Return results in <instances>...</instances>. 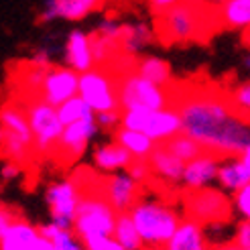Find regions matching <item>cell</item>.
Segmentation results:
<instances>
[{
  "instance_id": "cell-1",
  "label": "cell",
  "mask_w": 250,
  "mask_h": 250,
  "mask_svg": "<svg viewBox=\"0 0 250 250\" xmlns=\"http://www.w3.org/2000/svg\"><path fill=\"white\" fill-rule=\"evenodd\" d=\"M183 134L220 159L240 157L250 145V120L236 112L226 94L197 90L179 98Z\"/></svg>"
},
{
  "instance_id": "cell-2",
  "label": "cell",
  "mask_w": 250,
  "mask_h": 250,
  "mask_svg": "<svg viewBox=\"0 0 250 250\" xmlns=\"http://www.w3.org/2000/svg\"><path fill=\"white\" fill-rule=\"evenodd\" d=\"M128 214L141 234L145 248L151 250L163 248L183 222L177 209L163 202H155V199H141Z\"/></svg>"
},
{
  "instance_id": "cell-3",
  "label": "cell",
  "mask_w": 250,
  "mask_h": 250,
  "mask_svg": "<svg viewBox=\"0 0 250 250\" xmlns=\"http://www.w3.org/2000/svg\"><path fill=\"white\" fill-rule=\"evenodd\" d=\"M0 128H2V151L12 163H27L35 153V136L27 116V110L15 104H6L0 110Z\"/></svg>"
},
{
  "instance_id": "cell-4",
  "label": "cell",
  "mask_w": 250,
  "mask_h": 250,
  "mask_svg": "<svg viewBox=\"0 0 250 250\" xmlns=\"http://www.w3.org/2000/svg\"><path fill=\"white\" fill-rule=\"evenodd\" d=\"M122 128L145 132L157 145H165L183 132V122L177 106L163 110H122Z\"/></svg>"
},
{
  "instance_id": "cell-5",
  "label": "cell",
  "mask_w": 250,
  "mask_h": 250,
  "mask_svg": "<svg viewBox=\"0 0 250 250\" xmlns=\"http://www.w3.org/2000/svg\"><path fill=\"white\" fill-rule=\"evenodd\" d=\"M118 98L122 110H163L171 104L165 87L141 78L134 69L118 80Z\"/></svg>"
},
{
  "instance_id": "cell-6",
  "label": "cell",
  "mask_w": 250,
  "mask_h": 250,
  "mask_svg": "<svg viewBox=\"0 0 250 250\" xmlns=\"http://www.w3.org/2000/svg\"><path fill=\"white\" fill-rule=\"evenodd\" d=\"M116 220L118 211L102 195H83L76 224H73V232L82 240L98 238V236H114Z\"/></svg>"
},
{
  "instance_id": "cell-7",
  "label": "cell",
  "mask_w": 250,
  "mask_h": 250,
  "mask_svg": "<svg viewBox=\"0 0 250 250\" xmlns=\"http://www.w3.org/2000/svg\"><path fill=\"white\" fill-rule=\"evenodd\" d=\"M157 35L163 43H187L191 39H199L202 37V10L197 4H177L165 12L163 17H157Z\"/></svg>"
},
{
  "instance_id": "cell-8",
  "label": "cell",
  "mask_w": 250,
  "mask_h": 250,
  "mask_svg": "<svg viewBox=\"0 0 250 250\" xmlns=\"http://www.w3.org/2000/svg\"><path fill=\"white\" fill-rule=\"evenodd\" d=\"M80 98H83L96 114L116 112L120 108L118 98V80L110 76L104 67H94L92 71L80 76Z\"/></svg>"
},
{
  "instance_id": "cell-9",
  "label": "cell",
  "mask_w": 250,
  "mask_h": 250,
  "mask_svg": "<svg viewBox=\"0 0 250 250\" xmlns=\"http://www.w3.org/2000/svg\"><path fill=\"white\" fill-rule=\"evenodd\" d=\"M27 116L35 136V153L47 155L51 151H57L59 139L65 128L59 120L57 108L47 104L45 100H33L27 106Z\"/></svg>"
},
{
  "instance_id": "cell-10",
  "label": "cell",
  "mask_w": 250,
  "mask_h": 250,
  "mask_svg": "<svg viewBox=\"0 0 250 250\" xmlns=\"http://www.w3.org/2000/svg\"><path fill=\"white\" fill-rule=\"evenodd\" d=\"M82 193L76 181L63 179L55 181L47 187L45 202L49 208V216L51 222L57 224L61 230H73V224L78 218V209L82 204Z\"/></svg>"
},
{
  "instance_id": "cell-11",
  "label": "cell",
  "mask_w": 250,
  "mask_h": 250,
  "mask_svg": "<svg viewBox=\"0 0 250 250\" xmlns=\"http://www.w3.org/2000/svg\"><path fill=\"white\" fill-rule=\"evenodd\" d=\"M234 211L232 199L226 197V191L208 187L202 191H187L185 195V216L199 224L222 222Z\"/></svg>"
},
{
  "instance_id": "cell-12",
  "label": "cell",
  "mask_w": 250,
  "mask_h": 250,
  "mask_svg": "<svg viewBox=\"0 0 250 250\" xmlns=\"http://www.w3.org/2000/svg\"><path fill=\"white\" fill-rule=\"evenodd\" d=\"M39 90L41 100L59 108L80 94V73L71 67H49Z\"/></svg>"
},
{
  "instance_id": "cell-13",
  "label": "cell",
  "mask_w": 250,
  "mask_h": 250,
  "mask_svg": "<svg viewBox=\"0 0 250 250\" xmlns=\"http://www.w3.org/2000/svg\"><path fill=\"white\" fill-rule=\"evenodd\" d=\"M141 183H136L126 171L108 175L102 183V197L118 214H126L141 202Z\"/></svg>"
},
{
  "instance_id": "cell-14",
  "label": "cell",
  "mask_w": 250,
  "mask_h": 250,
  "mask_svg": "<svg viewBox=\"0 0 250 250\" xmlns=\"http://www.w3.org/2000/svg\"><path fill=\"white\" fill-rule=\"evenodd\" d=\"M98 130H100V126H98L96 118L71 124V126H65L55 153L63 159L65 163H71V161L80 159L87 151V145L94 141V136L98 134Z\"/></svg>"
},
{
  "instance_id": "cell-15",
  "label": "cell",
  "mask_w": 250,
  "mask_h": 250,
  "mask_svg": "<svg viewBox=\"0 0 250 250\" xmlns=\"http://www.w3.org/2000/svg\"><path fill=\"white\" fill-rule=\"evenodd\" d=\"M222 159L211 155V153H202L197 159L189 161L185 165V173L181 185L185 191H202L211 187V183L218 181V171H220Z\"/></svg>"
},
{
  "instance_id": "cell-16",
  "label": "cell",
  "mask_w": 250,
  "mask_h": 250,
  "mask_svg": "<svg viewBox=\"0 0 250 250\" xmlns=\"http://www.w3.org/2000/svg\"><path fill=\"white\" fill-rule=\"evenodd\" d=\"M104 0H45L43 10L39 15L41 22H49L55 19L65 21H80L90 12L100 8Z\"/></svg>"
},
{
  "instance_id": "cell-17",
  "label": "cell",
  "mask_w": 250,
  "mask_h": 250,
  "mask_svg": "<svg viewBox=\"0 0 250 250\" xmlns=\"http://www.w3.org/2000/svg\"><path fill=\"white\" fill-rule=\"evenodd\" d=\"M65 59H67V67L76 69L80 76L92 71L96 67L92 35H87L85 31H80V29L71 31L67 35V43H65Z\"/></svg>"
},
{
  "instance_id": "cell-18",
  "label": "cell",
  "mask_w": 250,
  "mask_h": 250,
  "mask_svg": "<svg viewBox=\"0 0 250 250\" xmlns=\"http://www.w3.org/2000/svg\"><path fill=\"white\" fill-rule=\"evenodd\" d=\"M132 157L124 146H120L116 141H110L104 145H98L96 151L92 155V163L100 173H108V175H114V173H122V171H128V167L132 165Z\"/></svg>"
},
{
  "instance_id": "cell-19",
  "label": "cell",
  "mask_w": 250,
  "mask_h": 250,
  "mask_svg": "<svg viewBox=\"0 0 250 250\" xmlns=\"http://www.w3.org/2000/svg\"><path fill=\"white\" fill-rule=\"evenodd\" d=\"M161 250H209L204 224L185 218L179 224L177 232L173 234V238Z\"/></svg>"
},
{
  "instance_id": "cell-20",
  "label": "cell",
  "mask_w": 250,
  "mask_h": 250,
  "mask_svg": "<svg viewBox=\"0 0 250 250\" xmlns=\"http://www.w3.org/2000/svg\"><path fill=\"white\" fill-rule=\"evenodd\" d=\"M148 163H151L155 177H159L161 181H165L169 185L181 183L183 173H185V165H187L181 159L175 157L165 145H157L155 153L151 155V159H148Z\"/></svg>"
},
{
  "instance_id": "cell-21",
  "label": "cell",
  "mask_w": 250,
  "mask_h": 250,
  "mask_svg": "<svg viewBox=\"0 0 250 250\" xmlns=\"http://www.w3.org/2000/svg\"><path fill=\"white\" fill-rule=\"evenodd\" d=\"M39 238V228L27 220L17 218L6 234L0 236V250H33Z\"/></svg>"
},
{
  "instance_id": "cell-22",
  "label": "cell",
  "mask_w": 250,
  "mask_h": 250,
  "mask_svg": "<svg viewBox=\"0 0 250 250\" xmlns=\"http://www.w3.org/2000/svg\"><path fill=\"white\" fill-rule=\"evenodd\" d=\"M248 183H250V169L242 163L240 157H228L220 163L218 185H220L222 191L234 195L236 191H240Z\"/></svg>"
},
{
  "instance_id": "cell-23",
  "label": "cell",
  "mask_w": 250,
  "mask_h": 250,
  "mask_svg": "<svg viewBox=\"0 0 250 250\" xmlns=\"http://www.w3.org/2000/svg\"><path fill=\"white\" fill-rule=\"evenodd\" d=\"M112 141H116L120 146L126 148L134 161H148L157 148V143L153 139H148L145 132L128 130L122 126L116 132H112Z\"/></svg>"
},
{
  "instance_id": "cell-24",
  "label": "cell",
  "mask_w": 250,
  "mask_h": 250,
  "mask_svg": "<svg viewBox=\"0 0 250 250\" xmlns=\"http://www.w3.org/2000/svg\"><path fill=\"white\" fill-rule=\"evenodd\" d=\"M134 71L139 73L141 78L153 82L155 85H161V87H165L171 82V67H169V63H167V61H163V59H159V57H153V55L141 57L134 63Z\"/></svg>"
},
{
  "instance_id": "cell-25",
  "label": "cell",
  "mask_w": 250,
  "mask_h": 250,
  "mask_svg": "<svg viewBox=\"0 0 250 250\" xmlns=\"http://www.w3.org/2000/svg\"><path fill=\"white\" fill-rule=\"evenodd\" d=\"M220 22L228 29H250V0H228L220 8Z\"/></svg>"
},
{
  "instance_id": "cell-26",
  "label": "cell",
  "mask_w": 250,
  "mask_h": 250,
  "mask_svg": "<svg viewBox=\"0 0 250 250\" xmlns=\"http://www.w3.org/2000/svg\"><path fill=\"white\" fill-rule=\"evenodd\" d=\"M153 41V31L151 27H146L145 22H136V24H126L124 29V37L120 41V47L124 53L136 55Z\"/></svg>"
},
{
  "instance_id": "cell-27",
  "label": "cell",
  "mask_w": 250,
  "mask_h": 250,
  "mask_svg": "<svg viewBox=\"0 0 250 250\" xmlns=\"http://www.w3.org/2000/svg\"><path fill=\"white\" fill-rule=\"evenodd\" d=\"M57 114H59V120H61L63 126H71V124H78V122H83V120L96 118V112L80 96L71 98V100H67V102L61 104L57 108Z\"/></svg>"
},
{
  "instance_id": "cell-28",
  "label": "cell",
  "mask_w": 250,
  "mask_h": 250,
  "mask_svg": "<svg viewBox=\"0 0 250 250\" xmlns=\"http://www.w3.org/2000/svg\"><path fill=\"white\" fill-rule=\"evenodd\" d=\"M114 238L124 246V250H145V242L141 238L139 230H136L130 214H118L116 228H114Z\"/></svg>"
},
{
  "instance_id": "cell-29",
  "label": "cell",
  "mask_w": 250,
  "mask_h": 250,
  "mask_svg": "<svg viewBox=\"0 0 250 250\" xmlns=\"http://www.w3.org/2000/svg\"><path fill=\"white\" fill-rule=\"evenodd\" d=\"M165 146L169 148V151L177 157V159H181L183 163H189V161H193V159H197L202 153H206L202 146H199L193 139H189L187 134H177L175 139H171L169 143H165Z\"/></svg>"
},
{
  "instance_id": "cell-30",
  "label": "cell",
  "mask_w": 250,
  "mask_h": 250,
  "mask_svg": "<svg viewBox=\"0 0 250 250\" xmlns=\"http://www.w3.org/2000/svg\"><path fill=\"white\" fill-rule=\"evenodd\" d=\"M226 98L230 106L238 112V114L246 120H250V80L234 85L230 92H226Z\"/></svg>"
},
{
  "instance_id": "cell-31",
  "label": "cell",
  "mask_w": 250,
  "mask_h": 250,
  "mask_svg": "<svg viewBox=\"0 0 250 250\" xmlns=\"http://www.w3.org/2000/svg\"><path fill=\"white\" fill-rule=\"evenodd\" d=\"M120 45L106 39V37L92 33V49H94V59H96V65H104L106 61H110V57L116 55V49Z\"/></svg>"
},
{
  "instance_id": "cell-32",
  "label": "cell",
  "mask_w": 250,
  "mask_h": 250,
  "mask_svg": "<svg viewBox=\"0 0 250 250\" xmlns=\"http://www.w3.org/2000/svg\"><path fill=\"white\" fill-rule=\"evenodd\" d=\"M55 250H85V244L73 230H61L51 240Z\"/></svg>"
},
{
  "instance_id": "cell-33",
  "label": "cell",
  "mask_w": 250,
  "mask_h": 250,
  "mask_svg": "<svg viewBox=\"0 0 250 250\" xmlns=\"http://www.w3.org/2000/svg\"><path fill=\"white\" fill-rule=\"evenodd\" d=\"M232 206L242 222H250V183L232 195Z\"/></svg>"
},
{
  "instance_id": "cell-34",
  "label": "cell",
  "mask_w": 250,
  "mask_h": 250,
  "mask_svg": "<svg viewBox=\"0 0 250 250\" xmlns=\"http://www.w3.org/2000/svg\"><path fill=\"white\" fill-rule=\"evenodd\" d=\"M124 29H126V24H122V22H118V21H114V19H104L102 22L98 24V31H96V33L120 45L122 37H124Z\"/></svg>"
},
{
  "instance_id": "cell-35",
  "label": "cell",
  "mask_w": 250,
  "mask_h": 250,
  "mask_svg": "<svg viewBox=\"0 0 250 250\" xmlns=\"http://www.w3.org/2000/svg\"><path fill=\"white\" fill-rule=\"evenodd\" d=\"M85 250H124V246L114 238V236H98V238L83 240Z\"/></svg>"
},
{
  "instance_id": "cell-36",
  "label": "cell",
  "mask_w": 250,
  "mask_h": 250,
  "mask_svg": "<svg viewBox=\"0 0 250 250\" xmlns=\"http://www.w3.org/2000/svg\"><path fill=\"white\" fill-rule=\"evenodd\" d=\"M126 173L141 185H145L148 179L153 177V169H151V163H148V161H132V165L128 167Z\"/></svg>"
},
{
  "instance_id": "cell-37",
  "label": "cell",
  "mask_w": 250,
  "mask_h": 250,
  "mask_svg": "<svg viewBox=\"0 0 250 250\" xmlns=\"http://www.w3.org/2000/svg\"><path fill=\"white\" fill-rule=\"evenodd\" d=\"M96 122H98L100 128L116 132L120 128V122H122V112L116 110V112H102V114H96Z\"/></svg>"
},
{
  "instance_id": "cell-38",
  "label": "cell",
  "mask_w": 250,
  "mask_h": 250,
  "mask_svg": "<svg viewBox=\"0 0 250 250\" xmlns=\"http://www.w3.org/2000/svg\"><path fill=\"white\" fill-rule=\"evenodd\" d=\"M232 242H236L242 250H250V222H240L236 226Z\"/></svg>"
},
{
  "instance_id": "cell-39",
  "label": "cell",
  "mask_w": 250,
  "mask_h": 250,
  "mask_svg": "<svg viewBox=\"0 0 250 250\" xmlns=\"http://www.w3.org/2000/svg\"><path fill=\"white\" fill-rule=\"evenodd\" d=\"M146 4H148V8H151L153 15L163 17L165 12H169L171 8L181 4V0H146Z\"/></svg>"
},
{
  "instance_id": "cell-40",
  "label": "cell",
  "mask_w": 250,
  "mask_h": 250,
  "mask_svg": "<svg viewBox=\"0 0 250 250\" xmlns=\"http://www.w3.org/2000/svg\"><path fill=\"white\" fill-rule=\"evenodd\" d=\"M15 220H17V216H15V211H12L10 208H6V206L0 208V236L6 234V230L15 224Z\"/></svg>"
},
{
  "instance_id": "cell-41",
  "label": "cell",
  "mask_w": 250,
  "mask_h": 250,
  "mask_svg": "<svg viewBox=\"0 0 250 250\" xmlns=\"http://www.w3.org/2000/svg\"><path fill=\"white\" fill-rule=\"evenodd\" d=\"M59 232H61V228L57 226V224H53V222H47V224H41V226H39V234L43 236V238H47V240H53Z\"/></svg>"
},
{
  "instance_id": "cell-42",
  "label": "cell",
  "mask_w": 250,
  "mask_h": 250,
  "mask_svg": "<svg viewBox=\"0 0 250 250\" xmlns=\"http://www.w3.org/2000/svg\"><path fill=\"white\" fill-rule=\"evenodd\" d=\"M19 175H21V165L19 163H12V161L4 163V167H2V179L12 181V179H17Z\"/></svg>"
},
{
  "instance_id": "cell-43",
  "label": "cell",
  "mask_w": 250,
  "mask_h": 250,
  "mask_svg": "<svg viewBox=\"0 0 250 250\" xmlns=\"http://www.w3.org/2000/svg\"><path fill=\"white\" fill-rule=\"evenodd\" d=\"M33 65L35 67H51L49 65V55H47V51H37L35 55H33Z\"/></svg>"
},
{
  "instance_id": "cell-44",
  "label": "cell",
  "mask_w": 250,
  "mask_h": 250,
  "mask_svg": "<svg viewBox=\"0 0 250 250\" xmlns=\"http://www.w3.org/2000/svg\"><path fill=\"white\" fill-rule=\"evenodd\" d=\"M33 250H55V246H53V242H51V240H47V238H43V236H41L39 242L35 244V248H33Z\"/></svg>"
},
{
  "instance_id": "cell-45",
  "label": "cell",
  "mask_w": 250,
  "mask_h": 250,
  "mask_svg": "<svg viewBox=\"0 0 250 250\" xmlns=\"http://www.w3.org/2000/svg\"><path fill=\"white\" fill-rule=\"evenodd\" d=\"M211 250H242L236 242H224V244H218V246H214Z\"/></svg>"
},
{
  "instance_id": "cell-46",
  "label": "cell",
  "mask_w": 250,
  "mask_h": 250,
  "mask_svg": "<svg viewBox=\"0 0 250 250\" xmlns=\"http://www.w3.org/2000/svg\"><path fill=\"white\" fill-rule=\"evenodd\" d=\"M240 159H242V163L250 169V145L244 148V151H242V155H240Z\"/></svg>"
},
{
  "instance_id": "cell-47",
  "label": "cell",
  "mask_w": 250,
  "mask_h": 250,
  "mask_svg": "<svg viewBox=\"0 0 250 250\" xmlns=\"http://www.w3.org/2000/svg\"><path fill=\"white\" fill-rule=\"evenodd\" d=\"M204 2H208L211 8H218L220 10L224 4H228V0H204Z\"/></svg>"
},
{
  "instance_id": "cell-48",
  "label": "cell",
  "mask_w": 250,
  "mask_h": 250,
  "mask_svg": "<svg viewBox=\"0 0 250 250\" xmlns=\"http://www.w3.org/2000/svg\"><path fill=\"white\" fill-rule=\"evenodd\" d=\"M244 69L250 71V53H246V57H244Z\"/></svg>"
},
{
  "instance_id": "cell-49",
  "label": "cell",
  "mask_w": 250,
  "mask_h": 250,
  "mask_svg": "<svg viewBox=\"0 0 250 250\" xmlns=\"http://www.w3.org/2000/svg\"><path fill=\"white\" fill-rule=\"evenodd\" d=\"M183 2H187V4H199V0H183Z\"/></svg>"
}]
</instances>
